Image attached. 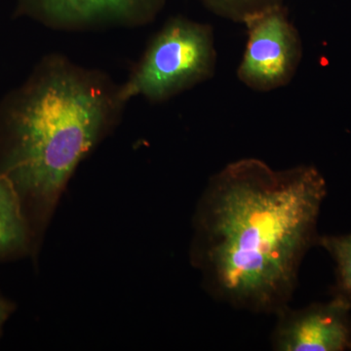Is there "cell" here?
Returning <instances> with one entry per match:
<instances>
[{"mask_svg":"<svg viewBox=\"0 0 351 351\" xmlns=\"http://www.w3.org/2000/svg\"><path fill=\"white\" fill-rule=\"evenodd\" d=\"M327 184L313 166L274 170L258 158L228 164L198 202L191 261L215 300L276 315L290 306L317 245Z\"/></svg>","mask_w":351,"mask_h":351,"instance_id":"cell-1","label":"cell"},{"mask_svg":"<svg viewBox=\"0 0 351 351\" xmlns=\"http://www.w3.org/2000/svg\"><path fill=\"white\" fill-rule=\"evenodd\" d=\"M125 104L107 75L57 55L44 58L4 97L0 177L19 195L29 223L52 208L76 166Z\"/></svg>","mask_w":351,"mask_h":351,"instance_id":"cell-2","label":"cell"},{"mask_svg":"<svg viewBox=\"0 0 351 351\" xmlns=\"http://www.w3.org/2000/svg\"><path fill=\"white\" fill-rule=\"evenodd\" d=\"M212 27L186 18L166 23L151 43L119 92L122 100L144 97L163 101L209 80L216 69Z\"/></svg>","mask_w":351,"mask_h":351,"instance_id":"cell-3","label":"cell"},{"mask_svg":"<svg viewBox=\"0 0 351 351\" xmlns=\"http://www.w3.org/2000/svg\"><path fill=\"white\" fill-rule=\"evenodd\" d=\"M248 40L237 75L252 90L269 92L293 80L302 56L299 32L282 4L245 18Z\"/></svg>","mask_w":351,"mask_h":351,"instance_id":"cell-4","label":"cell"},{"mask_svg":"<svg viewBox=\"0 0 351 351\" xmlns=\"http://www.w3.org/2000/svg\"><path fill=\"white\" fill-rule=\"evenodd\" d=\"M351 306L334 295L331 301L302 308L286 306L276 314L271 348L276 351L351 350Z\"/></svg>","mask_w":351,"mask_h":351,"instance_id":"cell-5","label":"cell"},{"mask_svg":"<svg viewBox=\"0 0 351 351\" xmlns=\"http://www.w3.org/2000/svg\"><path fill=\"white\" fill-rule=\"evenodd\" d=\"M164 0H17L21 14L66 31L151 22Z\"/></svg>","mask_w":351,"mask_h":351,"instance_id":"cell-6","label":"cell"},{"mask_svg":"<svg viewBox=\"0 0 351 351\" xmlns=\"http://www.w3.org/2000/svg\"><path fill=\"white\" fill-rule=\"evenodd\" d=\"M29 240L31 226L19 195L0 177V260L24 253Z\"/></svg>","mask_w":351,"mask_h":351,"instance_id":"cell-7","label":"cell"},{"mask_svg":"<svg viewBox=\"0 0 351 351\" xmlns=\"http://www.w3.org/2000/svg\"><path fill=\"white\" fill-rule=\"evenodd\" d=\"M329 254L335 263L336 284L332 295L351 306V233L343 235H323L318 243Z\"/></svg>","mask_w":351,"mask_h":351,"instance_id":"cell-8","label":"cell"},{"mask_svg":"<svg viewBox=\"0 0 351 351\" xmlns=\"http://www.w3.org/2000/svg\"><path fill=\"white\" fill-rule=\"evenodd\" d=\"M204 2L221 17L242 23L252 14L282 4L283 0H204Z\"/></svg>","mask_w":351,"mask_h":351,"instance_id":"cell-9","label":"cell"},{"mask_svg":"<svg viewBox=\"0 0 351 351\" xmlns=\"http://www.w3.org/2000/svg\"><path fill=\"white\" fill-rule=\"evenodd\" d=\"M14 309H15V306H14L13 302L0 294V334H1L6 321L13 313Z\"/></svg>","mask_w":351,"mask_h":351,"instance_id":"cell-10","label":"cell"}]
</instances>
